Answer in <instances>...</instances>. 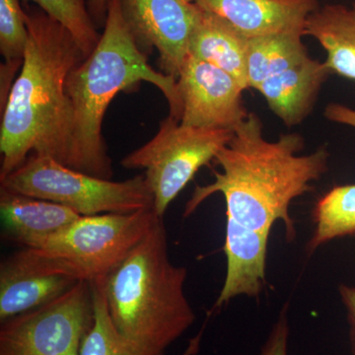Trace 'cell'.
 <instances>
[{"label":"cell","instance_id":"obj_13","mask_svg":"<svg viewBox=\"0 0 355 355\" xmlns=\"http://www.w3.org/2000/svg\"><path fill=\"white\" fill-rule=\"evenodd\" d=\"M225 280L214 308L238 296L258 298L266 286V259L270 234L247 228L226 217Z\"/></svg>","mask_w":355,"mask_h":355},{"label":"cell","instance_id":"obj_24","mask_svg":"<svg viewBox=\"0 0 355 355\" xmlns=\"http://www.w3.org/2000/svg\"><path fill=\"white\" fill-rule=\"evenodd\" d=\"M338 294L347 312L350 352L352 355H355V287L347 286V284H340Z\"/></svg>","mask_w":355,"mask_h":355},{"label":"cell","instance_id":"obj_7","mask_svg":"<svg viewBox=\"0 0 355 355\" xmlns=\"http://www.w3.org/2000/svg\"><path fill=\"white\" fill-rule=\"evenodd\" d=\"M159 218L163 217L153 209L80 216L31 249L62 261L91 282L120 265Z\"/></svg>","mask_w":355,"mask_h":355},{"label":"cell","instance_id":"obj_15","mask_svg":"<svg viewBox=\"0 0 355 355\" xmlns=\"http://www.w3.org/2000/svg\"><path fill=\"white\" fill-rule=\"evenodd\" d=\"M0 214L9 239L24 248L36 247L81 216L64 205L3 188H0Z\"/></svg>","mask_w":355,"mask_h":355},{"label":"cell","instance_id":"obj_3","mask_svg":"<svg viewBox=\"0 0 355 355\" xmlns=\"http://www.w3.org/2000/svg\"><path fill=\"white\" fill-rule=\"evenodd\" d=\"M141 83L156 86L169 104L170 116L181 121L177 79L148 64L128 30L120 0H112L99 43L67 77V92L73 109L70 168L111 180L113 167L102 135L105 113L119 93L130 92Z\"/></svg>","mask_w":355,"mask_h":355},{"label":"cell","instance_id":"obj_19","mask_svg":"<svg viewBox=\"0 0 355 355\" xmlns=\"http://www.w3.org/2000/svg\"><path fill=\"white\" fill-rule=\"evenodd\" d=\"M312 235L306 253L313 254L327 243L355 235V184L336 186L320 198L312 211Z\"/></svg>","mask_w":355,"mask_h":355},{"label":"cell","instance_id":"obj_10","mask_svg":"<svg viewBox=\"0 0 355 355\" xmlns=\"http://www.w3.org/2000/svg\"><path fill=\"white\" fill-rule=\"evenodd\" d=\"M177 85L182 125L234 132L249 116L243 99L246 89L227 72L193 55L184 60Z\"/></svg>","mask_w":355,"mask_h":355},{"label":"cell","instance_id":"obj_26","mask_svg":"<svg viewBox=\"0 0 355 355\" xmlns=\"http://www.w3.org/2000/svg\"><path fill=\"white\" fill-rule=\"evenodd\" d=\"M111 1L112 0H87L89 12L94 21L96 27L99 29L104 28L106 24Z\"/></svg>","mask_w":355,"mask_h":355},{"label":"cell","instance_id":"obj_2","mask_svg":"<svg viewBox=\"0 0 355 355\" xmlns=\"http://www.w3.org/2000/svg\"><path fill=\"white\" fill-rule=\"evenodd\" d=\"M25 6L29 37L19 76L1 111L0 179L31 154L71 166L73 109L67 80L85 55L67 28L38 6Z\"/></svg>","mask_w":355,"mask_h":355},{"label":"cell","instance_id":"obj_5","mask_svg":"<svg viewBox=\"0 0 355 355\" xmlns=\"http://www.w3.org/2000/svg\"><path fill=\"white\" fill-rule=\"evenodd\" d=\"M0 184L14 193L64 205L81 216L130 214L154 207L144 174L114 182L37 154H31L17 169L0 179Z\"/></svg>","mask_w":355,"mask_h":355},{"label":"cell","instance_id":"obj_18","mask_svg":"<svg viewBox=\"0 0 355 355\" xmlns=\"http://www.w3.org/2000/svg\"><path fill=\"white\" fill-rule=\"evenodd\" d=\"M299 33H279L249 37L247 79L249 88L258 89L268 77L294 67L310 57Z\"/></svg>","mask_w":355,"mask_h":355},{"label":"cell","instance_id":"obj_22","mask_svg":"<svg viewBox=\"0 0 355 355\" xmlns=\"http://www.w3.org/2000/svg\"><path fill=\"white\" fill-rule=\"evenodd\" d=\"M39 8L67 28L76 40L85 58L97 46L101 38L89 12L87 0H23Z\"/></svg>","mask_w":355,"mask_h":355},{"label":"cell","instance_id":"obj_16","mask_svg":"<svg viewBox=\"0 0 355 355\" xmlns=\"http://www.w3.org/2000/svg\"><path fill=\"white\" fill-rule=\"evenodd\" d=\"M248 41L249 37L225 20L198 7L189 55L227 72L248 89Z\"/></svg>","mask_w":355,"mask_h":355},{"label":"cell","instance_id":"obj_1","mask_svg":"<svg viewBox=\"0 0 355 355\" xmlns=\"http://www.w3.org/2000/svg\"><path fill=\"white\" fill-rule=\"evenodd\" d=\"M263 130L260 116L250 113L217 154L216 161L222 171L214 172L212 183L196 187L184 217L219 193L225 200L227 218L268 234L277 221H282L287 241L294 240L291 203L312 191V182L326 174L330 153L321 146L314 153L299 155L305 146L302 135L286 133L270 141L263 137Z\"/></svg>","mask_w":355,"mask_h":355},{"label":"cell","instance_id":"obj_25","mask_svg":"<svg viewBox=\"0 0 355 355\" xmlns=\"http://www.w3.org/2000/svg\"><path fill=\"white\" fill-rule=\"evenodd\" d=\"M324 114L327 120L355 128V110L345 105L331 103L327 105Z\"/></svg>","mask_w":355,"mask_h":355},{"label":"cell","instance_id":"obj_4","mask_svg":"<svg viewBox=\"0 0 355 355\" xmlns=\"http://www.w3.org/2000/svg\"><path fill=\"white\" fill-rule=\"evenodd\" d=\"M188 270L168 254L159 218L120 265L103 277L110 317L121 336L142 349L164 354L196 321L186 293Z\"/></svg>","mask_w":355,"mask_h":355},{"label":"cell","instance_id":"obj_6","mask_svg":"<svg viewBox=\"0 0 355 355\" xmlns=\"http://www.w3.org/2000/svg\"><path fill=\"white\" fill-rule=\"evenodd\" d=\"M233 135L232 130L220 128L188 127L169 114L153 139L121 159V165L144 170L154 211L163 217L200 168L216 160Z\"/></svg>","mask_w":355,"mask_h":355},{"label":"cell","instance_id":"obj_17","mask_svg":"<svg viewBox=\"0 0 355 355\" xmlns=\"http://www.w3.org/2000/svg\"><path fill=\"white\" fill-rule=\"evenodd\" d=\"M305 36L323 46L331 73L355 80V4L318 7L308 17Z\"/></svg>","mask_w":355,"mask_h":355},{"label":"cell","instance_id":"obj_14","mask_svg":"<svg viewBox=\"0 0 355 355\" xmlns=\"http://www.w3.org/2000/svg\"><path fill=\"white\" fill-rule=\"evenodd\" d=\"M331 74L324 62L308 57L291 69L268 77L257 91L286 127H295L312 113L320 91Z\"/></svg>","mask_w":355,"mask_h":355},{"label":"cell","instance_id":"obj_11","mask_svg":"<svg viewBox=\"0 0 355 355\" xmlns=\"http://www.w3.org/2000/svg\"><path fill=\"white\" fill-rule=\"evenodd\" d=\"M81 279L69 266L24 248L0 263V322L48 304Z\"/></svg>","mask_w":355,"mask_h":355},{"label":"cell","instance_id":"obj_9","mask_svg":"<svg viewBox=\"0 0 355 355\" xmlns=\"http://www.w3.org/2000/svg\"><path fill=\"white\" fill-rule=\"evenodd\" d=\"M121 13L140 50L155 49L161 72L177 79L197 23L198 7L190 0H120Z\"/></svg>","mask_w":355,"mask_h":355},{"label":"cell","instance_id":"obj_21","mask_svg":"<svg viewBox=\"0 0 355 355\" xmlns=\"http://www.w3.org/2000/svg\"><path fill=\"white\" fill-rule=\"evenodd\" d=\"M90 282L94 299V322L84 338L80 355H164L142 349L121 336L110 317L103 277Z\"/></svg>","mask_w":355,"mask_h":355},{"label":"cell","instance_id":"obj_20","mask_svg":"<svg viewBox=\"0 0 355 355\" xmlns=\"http://www.w3.org/2000/svg\"><path fill=\"white\" fill-rule=\"evenodd\" d=\"M28 37L25 10L20 0H0V53L4 58L0 67L1 111L24 62Z\"/></svg>","mask_w":355,"mask_h":355},{"label":"cell","instance_id":"obj_23","mask_svg":"<svg viewBox=\"0 0 355 355\" xmlns=\"http://www.w3.org/2000/svg\"><path fill=\"white\" fill-rule=\"evenodd\" d=\"M291 335L289 326L288 304L282 307L277 322L273 324L272 331L261 347L260 355H287L288 340Z\"/></svg>","mask_w":355,"mask_h":355},{"label":"cell","instance_id":"obj_12","mask_svg":"<svg viewBox=\"0 0 355 355\" xmlns=\"http://www.w3.org/2000/svg\"><path fill=\"white\" fill-rule=\"evenodd\" d=\"M214 14L247 37L279 33L304 36L310 14L319 7L317 0H190Z\"/></svg>","mask_w":355,"mask_h":355},{"label":"cell","instance_id":"obj_8","mask_svg":"<svg viewBox=\"0 0 355 355\" xmlns=\"http://www.w3.org/2000/svg\"><path fill=\"white\" fill-rule=\"evenodd\" d=\"M94 322V299L89 280L48 304L2 322L0 355H80Z\"/></svg>","mask_w":355,"mask_h":355}]
</instances>
